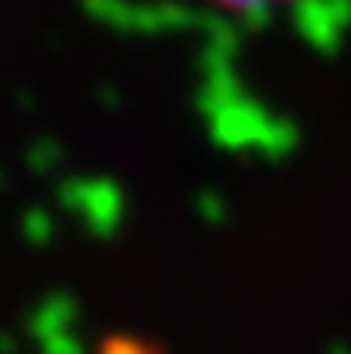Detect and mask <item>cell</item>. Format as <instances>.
<instances>
[{"mask_svg":"<svg viewBox=\"0 0 351 354\" xmlns=\"http://www.w3.org/2000/svg\"><path fill=\"white\" fill-rule=\"evenodd\" d=\"M100 354H148V348L141 341H134V337H114V341L104 344Z\"/></svg>","mask_w":351,"mask_h":354,"instance_id":"obj_2","label":"cell"},{"mask_svg":"<svg viewBox=\"0 0 351 354\" xmlns=\"http://www.w3.org/2000/svg\"><path fill=\"white\" fill-rule=\"evenodd\" d=\"M217 3L221 10H231V14H251V10H262V7H272V3H286V0H210Z\"/></svg>","mask_w":351,"mask_h":354,"instance_id":"obj_1","label":"cell"}]
</instances>
